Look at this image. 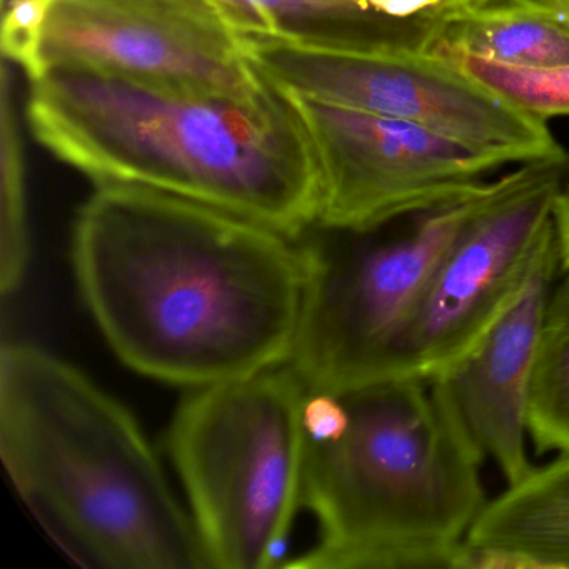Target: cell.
Wrapping results in <instances>:
<instances>
[{"label":"cell","mask_w":569,"mask_h":569,"mask_svg":"<svg viewBox=\"0 0 569 569\" xmlns=\"http://www.w3.org/2000/svg\"><path fill=\"white\" fill-rule=\"evenodd\" d=\"M76 281L132 371L191 389L288 365L308 292L301 239L139 186H98L72 232Z\"/></svg>","instance_id":"1"},{"label":"cell","mask_w":569,"mask_h":569,"mask_svg":"<svg viewBox=\"0 0 569 569\" xmlns=\"http://www.w3.org/2000/svg\"><path fill=\"white\" fill-rule=\"evenodd\" d=\"M251 98L61 64L32 82L36 141L98 186L191 199L291 238L315 228L322 169L291 89Z\"/></svg>","instance_id":"2"},{"label":"cell","mask_w":569,"mask_h":569,"mask_svg":"<svg viewBox=\"0 0 569 569\" xmlns=\"http://www.w3.org/2000/svg\"><path fill=\"white\" fill-rule=\"evenodd\" d=\"M0 458L36 521L84 568H211L188 505L128 408L59 356L6 342Z\"/></svg>","instance_id":"3"},{"label":"cell","mask_w":569,"mask_h":569,"mask_svg":"<svg viewBox=\"0 0 569 569\" xmlns=\"http://www.w3.org/2000/svg\"><path fill=\"white\" fill-rule=\"evenodd\" d=\"M341 395V435L308 442L305 508L318 535L286 568H466V539L489 501L486 458L451 409L411 378Z\"/></svg>","instance_id":"4"},{"label":"cell","mask_w":569,"mask_h":569,"mask_svg":"<svg viewBox=\"0 0 569 569\" xmlns=\"http://www.w3.org/2000/svg\"><path fill=\"white\" fill-rule=\"evenodd\" d=\"M306 395L284 365L191 389L179 405L169 456L211 568L281 566L305 506Z\"/></svg>","instance_id":"5"},{"label":"cell","mask_w":569,"mask_h":569,"mask_svg":"<svg viewBox=\"0 0 569 569\" xmlns=\"http://www.w3.org/2000/svg\"><path fill=\"white\" fill-rule=\"evenodd\" d=\"M486 186L461 201L409 216L398 232L316 224L299 238L308 292L288 365L306 388L346 392L388 381L399 336Z\"/></svg>","instance_id":"6"},{"label":"cell","mask_w":569,"mask_h":569,"mask_svg":"<svg viewBox=\"0 0 569 569\" xmlns=\"http://www.w3.org/2000/svg\"><path fill=\"white\" fill-rule=\"evenodd\" d=\"M242 36L258 68L305 98L412 122L508 164L566 152L546 119L522 111L435 52L369 51L282 31Z\"/></svg>","instance_id":"7"},{"label":"cell","mask_w":569,"mask_h":569,"mask_svg":"<svg viewBox=\"0 0 569 569\" xmlns=\"http://www.w3.org/2000/svg\"><path fill=\"white\" fill-rule=\"evenodd\" d=\"M569 179V152L489 181L432 272L392 355L389 379L431 385L458 365L521 291Z\"/></svg>","instance_id":"8"},{"label":"cell","mask_w":569,"mask_h":569,"mask_svg":"<svg viewBox=\"0 0 569 569\" xmlns=\"http://www.w3.org/2000/svg\"><path fill=\"white\" fill-rule=\"evenodd\" d=\"M318 149V226L369 231L481 191L508 164L412 122L296 94Z\"/></svg>","instance_id":"9"},{"label":"cell","mask_w":569,"mask_h":569,"mask_svg":"<svg viewBox=\"0 0 569 569\" xmlns=\"http://www.w3.org/2000/svg\"><path fill=\"white\" fill-rule=\"evenodd\" d=\"M42 59L239 98L271 82L242 32L201 0H56Z\"/></svg>","instance_id":"10"},{"label":"cell","mask_w":569,"mask_h":569,"mask_svg":"<svg viewBox=\"0 0 569 569\" xmlns=\"http://www.w3.org/2000/svg\"><path fill=\"white\" fill-rule=\"evenodd\" d=\"M559 271L561 251L555 228L515 301L458 365L431 382L508 486L525 481L536 468L526 449L529 391L546 302Z\"/></svg>","instance_id":"11"},{"label":"cell","mask_w":569,"mask_h":569,"mask_svg":"<svg viewBox=\"0 0 569 569\" xmlns=\"http://www.w3.org/2000/svg\"><path fill=\"white\" fill-rule=\"evenodd\" d=\"M466 542L495 568H569V455L489 499Z\"/></svg>","instance_id":"12"},{"label":"cell","mask_w":569,"mask_h":569,"mask_svg":"<svg viewBox=\"0 0 569 569\" xmlns=\"http://www.w3.org/2000/svg\"><path fill=\"white\" fill-rule=\"evenodd\" d=\"M431 52L515 66L569 62V21L536 0H472L442 19Z\"/></svg>","instance_id":"13"},{"label":"cell","mask_w":569,"mask_h":569,"mask_svg":"<svg viewBox=\"0 0 569 569\" xmlns=\"http://www.w3.org/2000/svg\"><path fill=\"white\" fill-rule=\"evenodd\" d=\"M264 31L369 51L431 52L446 18L395 19L361 0H244Z\"/></svg>","instance_id":"14"},{"label":"cell","mask_w":569,"mask_h":569,"mask_svg":"<svg viewBox=\"0 0 569 569\" xmlns=\"http://www.w3.org/2000/svg\"><path fill=\"white\" fill-rule=\"evenodd\" d=\"M529 439L538 455H569V266L546 302L532 369Z\"/></svg>","instance_id":"15"},{"label":"cell","mask_w":569,"mask_h":569,"mask_svg":"<svg viewBox=\"0 0 569 569\" xmlns=\"http://www.w3.org/2000/svg\"><path fill=\"white\" fill-rule=\"evenodd\" d=\"M485 88L529 114L569 116V62L552 68H515L471 56L448 58Z\"/></svg>","instance_id":"16"},{"label":"cell","mask_w":569,"mask_h":569,"mask_svg":"<svg viewBox=\"0 0 569 569\" xmlns=\"http://www.w3.org/2000/svg\"><path fill=\"white\" fill-rule=\"evenodd\" d=\"M2 231H0V289L14 295L29 264L28 212L24 172L16 128L4 112V169H2Z\"/></svg>","instance_id":"17"},{"label":"cell","mask_w":569,"mask_h":569,"mask_svg":"<svg viewBox=\"0 0 569 569\" xmlns=\"http://www.w3.org/2000/svg\"><path fill=\"white\" fill-rule=\"evenodd\" d=\"M56 0H9L2 21V52L28 72L31 82L44 78L42 59L46 22Z\"/></svg>","instance_id":"18"},{"label":"cell","mask_w":569,"mask_h":569,"mask_svg":"<svg viewBox=\"0 0 569 569\" xmlns=\"http://www.w3.org/2000/svg\"><path fill=\"white\" fill-rule=\"evenodd\" d=\"M365 8L395 19L445 18L461 0H361Z\"/></svg>","instance_id":"19"},{"label":"cell","mask_w":569,"mask_h":569,"mask_svg":"<svg viewBox=\"0 0 569 569\" xmlns=\"http://www.w3.org/2000/svg\"><path fill=\"white\" fill-rule=\"evenodd\" d=\"M201 2L211 6L241 32L264 31V26L256 18L244 0H201Z\"/></svg>","instance_id":"20"},{"label":"cell","mask_w":569,"mask_h":569,"mask_svg":"<svg viewBox=\"0 0 569 569\" xmlns=\"http://www.w3.org/2000/svg\"><path fill=\"white\" fill-rule=\"evenodd\" d=\"M555 228L561 251V266H569V179L562 186L556 201Z\"/></svg>","instance_id":"21"},{"label":"cell","mask_w":569,"mask_h":569,"mask_svg":"<svg viewBox=\"0 0 569 569\" xmlns=\"http://www.w3.org/2000/svg\"><path fill=\"white\" fill-rule=\"evenodd\" d=\"M539 4L548 6L569 21V0H536Z\"/></svg>","instance_id":"22"},{"label":"cell","mask_w":569,"mask_h":569,"mask_svg":"<svg viewBox=\"0 0 569 569\" xmlns=\"http://www.w3.org/2000/svg\"><path fill=\"white\" fill-rule=\"evenodd\" d=\"M461 2H469V0H461Z\"/></svg>","instance_id":"23"}]
</instances>
